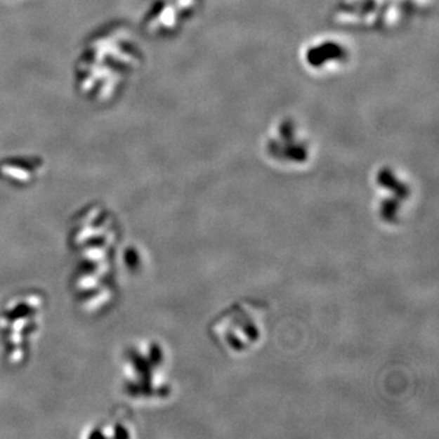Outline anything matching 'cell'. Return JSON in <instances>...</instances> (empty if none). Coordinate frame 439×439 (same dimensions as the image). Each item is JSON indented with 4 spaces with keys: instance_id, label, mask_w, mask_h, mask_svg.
<instances>
[{
    "instance_id": "1",
    "label": "cell",
    "mask_w": 439,
    "mask_h": 439,
    "mask_svg": "<svg viewBox=\"0 0 439 439\" xmlns=\"http://www.w3.org/2000/svg\"><path fill=\"white\" fill-rule=\"evenodd\" d=\"M121 226L115 214L92 205L74 215L67 244L74 256L71 291L86 314H102L117 296V249Z\"/></svg>"
},
{
    "instance_id": "2",
    "label": "cell",
    "mask_w": 439,
    "mask_h": 439,
    "mask_svg": "<svg viewBox=\"0 0 439 439\" xmlns=\"http://www.w3.org/2000/svg\"><path fill=\"white\" fill-rule=\"evenodd\" d=\"M119 387L126 400L137 407H154L171 397L165 346L154 338L126 346L119 364Z\"/></svg>"
},
{
    "instance_id": "3",
    "label": "cell",
    "mask_w": 439,
    "mask_h": 439,
    "mask_svg": "<svg viewBox=\"0 0 439 439\" xmlns=\"http://www.w3.org/2000/svg\"><path fill=\"white\" fill-rule=\"evenodd\" d=\"M48 306L46 293L37 288L16 291L0 304V355L9 369H21L31 360Z\"/></svg>"
},
{
    "instance_id": "4",
    "label": "cell",
    "mask_w": 439,
    "mask_h": 439,
    "mask_svg": "<svg viewBox=\"0 0 439 439\" xmlns=\"http://www.w3.org/2000/svg\"><path fill=\"white\" fill-rule=\"evenodd\" d=\"M218 324L226 325L216 327H221L225 329V332H218V338L225 341L223 344L231 348L232 350L241 351L247 350L251 347L261 336L259 327H258V320L254 316L240 306H235L233 309L228 310L226 315L222 316V319Z\"/></svg>"
},
{
    "instance_id": "5",
    "label": "cell",
    "mask_w": 439,
    "mask_h": 439,
    "mask_svg": "<svg viewBox=\"0 0 439 439\" xmlns=\"http://www.w3.org/2000/svg\"><path fill=\"white\" fill-rule=\"evenodd\" d=\"M377 185L386 192V197L381 199L379 214L384 221L395 222L398 211L402 210V204L410 198V187L404 183L392 170H382L377 175Z\"/></svg>"
},
{
    "instance_id": "6",
    "label": "cell",
    "mask_w": 439,
    "mask_h": 439,
    "mask_svg": "<svg viewBox=\"0 0 439 439\" xmlns=\"http://www.w3.org/2000/svg\"><path fill=\"white\" fill-rule=\"evenodd\" d=\"M136 435L134 425L127 412H116L89 427L86 437L103 438H131Z\"/></svg>"
}]
</instances>
